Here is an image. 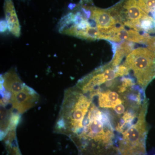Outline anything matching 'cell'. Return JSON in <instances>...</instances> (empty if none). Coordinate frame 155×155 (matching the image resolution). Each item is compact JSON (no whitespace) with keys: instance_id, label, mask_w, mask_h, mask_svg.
<instances>
[{"instance_id":"obj_2","label":"cell","mask_w":155,"mask_h":155,"mask_svg":"<svg viewBox=\"0 0 155 155\" xmlns=\"http://www.w3.org/2000/svg\"><path fill=\"white\" fill-rule=\"evenodd\" d=\"M148 103L145 105L136 122L117 137L119 155H147L146 140L148 127L146 115Z\"/></svg>"},{"instance_id":"obj_3","label":"cell","mask_w":155,"mask_h":155,"mask_svg":"<svg viewBox=\"0 0 155 155\" xmlns=\"http://www.w3.org/2000/svg\"><path fill=\"white\" fill-rule=\"evenodd\" d=\"M124 64L133 71L137 83L144 91L155 78V52L148 48L134 50L127 55Z\"/></svg>"},{"instance_id":"obj_5","label":"cell","mask_w":155,"mask_h":155,"mask_svg":"<svg viewBox=\"0 0 155 155\" xmlns=\"http://www.w3.org/2000/svg\"><path fill=\"white\" fill-rule=\"evenodd\" d=\"M124 8L127 19L124 25L137 31L141 30L142 22L150 17L140 8L137 0H127Z\"/></svg>"},{"instance_id":"obj_11","label":"cell","mask_w":155,"mask_h":155,"mask_svg":"<svg viewBox=\"0 0 155 155\" xmlns=\"http://www.w3.org/2000/svg\"><path fill=\"white\" fill-rule=\"evenodd\" d=\"M116 71L117 77H123L129 75L130 70L125 65L123 64L116 67Z\"/></svg>"},{"instance_id":"obj_6","label":"cell","mask_w":155,"mask_h":155,"mask_svg":"<svg viewBox=\"0 0 155 155\" xmlns=\"http://www.w3.org/2000/svg\"><path fill=\"white\" fill-rule=\"evenodd\" d=\"M90 19L94 22L96 27L103 35L104 39H107L108 35L116 27L117 23L109 11L95 8H90Z\"/></svg>"},{"instance_id":"obj_9","label":"cell","mask_w":155,"mask_h":155,"mask_svg":"<svg viewBox=\"0 0 155 155\" xmlns=\"http://www.w3.org/2000/svg\"><path fill=\"white\" fill-rule=\"evenodd\" d=\"M131 48V47L127 43L125 42L122 44L119 48L116 50L115 55L109 67L113 68L117 67L121 63L124 57L130 53Z\"/></svg>"},{"instance_id":"obj_1","label":"cell","mask_w":155,"mask_h":155,"mask_svg":"<svg viewBox=\"0 0 155 155\" xmlns=\"http://www.w3.org/2000/svg\"><path fill=\"white\" fill-rule=\"evenodd\" d=\"M135 86L122 91L117 83L102 89L97 95L96 104L109 117L117 133L116 138L133 125L148 103L144 91Z\"/></svg>"},{"instance_id":"obj_7","label":"cell","mask_w":155,"mask_h":155,"mask_svg":"<svg viewBox=\"0 0 155 155\" xmlns=\"http://www.w3.org/2000/svg\"><path fill=\"white\" fill-rule=\"evenodd\" d=\"M15 69H11L1 76V94L11 95L21 91L25 86Z\"/></svg>"},{"instance_id":"obj_10","label":"cell","mask_w":155,"mask_h":155,"mask_svg":"<svg viewBox=\"0 0 155 155\" xmlns=\"http://www.w3.org/2000/svg\"><path fill=\"white\" fill-rule=\"evenodd\" d=\"M139 5L147 14L155 10V0H137Z\"/></svg>"},{"instance_id":"obj_12","label":"cell","mask_w":155,"mask_h":155,"mask_svg":"<svg viewBox=\"0 0 155 155\" xmlns=\"http://www.w3.org/2000/svg\"><path fill=\"white\" fill-rule=\"evenodd\" d=\"M8 27L7 22L5 21L2 20L1 21V32H3L5 31Z\"/></svg>"},{"instance_id":"obj_4","label":"cell","mask_w":155,"mask_h":155,"mask_svg":"<svg viewBox=\"0 0 155 155\" xmlns=\"http://www.w3.org/2000/svg\"><path fill=\"white\" fill-rule=\"evenodd\" d=\"M1 95V105L19 115L36 105L39 99L36 92L25 84L22 90L17 93Z\"/></svg>"},{"instance_id":"obj_8","label":"cell","mask_w":155,"mask_h":155,"mask_svg":"<svg viewBox=\"0 0 155 155\" xmlns=\"http://www.w3.org/2000/svg\"><path fill=\"white\" fill-rule=\"evenodd\" d=\"M4 10L8 29L14 36L19 37L21 34V27L12 0H5Z\"/></svg>"}]
</instances>
